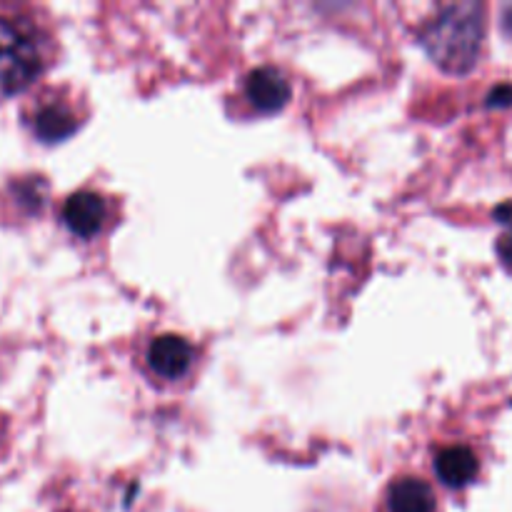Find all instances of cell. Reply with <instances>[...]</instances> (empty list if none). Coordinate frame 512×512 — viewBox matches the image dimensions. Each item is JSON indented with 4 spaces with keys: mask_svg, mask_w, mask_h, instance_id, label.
I'll return each mask as SVG.
<instances>
[{
    "mask_svg": "<svg viewBox=\"0 0 512 512\" xmlns=\"http://www.w3.org/2000/svg\"><path fill=\"white\" fill-rule=\"evenodd\" d=\"M425 50L448 73H468L480 58L485 38V10L478 3L443 5L425 23Z\"/></svg>",
    "mask_w": 512,
    "mask_h": 512,
    "instance_id": "1",
    "label": "cell"
},
{
    "mask_svg": "<svg viewBox=\"0 0 512 512\" xmlns=\"http://www.w3.org/2000/svg\"><path fill=\"white\" fill-rule=\"evenodd\" d=\"M50 63L48 40L30 20L0 15V98L23 93Z\"/></svg>",
    "mask_w": 512,
    "mask_h": 512,
    "instance_id": "2",
    "label": "cell"
},
{
    "mask_svg": "<svg viewBox=\"0 0 512 512\" xmlns=\"http://www.w3.org/2000/svg\"><path fill=\"white\" fill-rule=\"evenodd\" d=\"M85 110L73 95L65 90H50L38 103H33V110L28 115V125L33 135L43 143H60V140L70 138L75 130L83 125Z\"/></svg>",
    "mask_w": 512,
    "mask_h": 512,
    "instance_id": "3",
    "label": "cell"
},
{
    "mask_svg": "<svg viewBox=\"0 0 512 512\" xmlns=\"http://www.w3.org/2000/svg\"><path fill=\"white\" fill-rule=\"evenodd\" d=\"M105 220H108V203L95 190H78V193L68 195L63 203V223L78 238L90 240L103 230Z\"/></svg>",
    "mask_w": 512,
    "mask_h": 512,
    "instance_id": "4",
    "label": "cell"
},
{
    "mask_svg": "<svg viewBox=\"0 0 512 512\" xmlns=\"http://www.w3.org/2000/svg\"><path fill=\"white\" fill-rule=\"evenodd\" d=\"M290 80L278 68H255L245 78V98L260 113H278L290 103Z\"/></svg>",
    "mask_w": 512,
    "mask_h": 512,
    "instance_id": "5",
    "label": "cell"
},
{
    "mask_svg": "<svg viewBox=\"0 0 512 512\" xmlns=\"http://www.w3.org/2000/svg\"><path fill=\"white\" fill-rule=\"evenodd\" d=\"M193 345L173 333L158 335L148 348V365L158 378L178 380L193 368Z\"/></svg>",
    "mask_w": 512,
    "mask_h": 512,
    "instance_id": "6",
    "label": "cell"
},
{
    "mask_svg": "<svg viewBox=\"0 0 512 512\" xmlns=\"http://www.w3.org/2000/svg\"><path fill=\"white\" fill-rule=\"evenodd\" d=\"M478 455L465 445H450L435 455V473L448 488H465L478 478Z\"/></svg>",
    "mask_w": 512,
    "mask_h": 512,
    "instance_id": "7",
    "label": "cell"
},
{
    "mask_svg": "<svg viewBox=\"0 0 512 512\" xmlns=\"http://www.w3.org/2000/svg\"><path fill=\"white\" fill-rule=\"evenodd\" d=\"M388 512H438L435 490L420 478H398L388 488Z\"/></svg>",
    "mask_w": 512,
    "mask_h": 512,
    "instance_id": "8",
    "label": "cell"
},
{
    "mask_svg": "<svg viewBox=\"0 0 512 512\" xmlns=\"http://www.w3.org/2000/svg\"><path fill=\"white\" fill-rule=\"evenodd\" d=\"M498 255H500V260H503V263L512 270V220H510L508 230H505V233L498 238Z\"/></svg>",
    "mask_w": 512,
    "mask_h": 512,
    "instance_id": "9",
    "label": "cell"
},
{
    "mask_svg": "<svg viewBox=\"0 0 512 512\" xmlns=\"http://www.w3.org/2000/svg\"><path fill=\"white\" fill-rule=\"evenodd\" d=\"M490 105H512V85H498L493 93L488 95Z\"/></svg>",
    "mask_w": 512,
    "mask_h": 512,
    "instance_id": "10",
    "label": "cell"
}]
</instances>
